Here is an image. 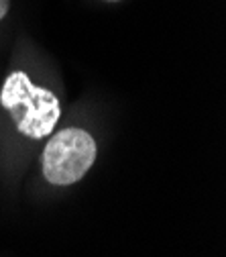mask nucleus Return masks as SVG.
Here are the masks:
<instances>
[{
	"label": "nucleus",
	"instance_id": "obj_3",
	"mask_svg": "<svg viewBox=\"0 0 226 257\" xmlns=\"http://www.w3.org/2000/svg\"><path fill=\"white\" fill-rule=\"evenodd\" d=\"M9 9H11V0H0V21L7 17Z\"/></svg>",
	"mask_w": 226,
	"mask_h": 257
},
{
	"label": "nucleus",
	"instance_id": "obj_4",
	"mask_svg": "<svg viewBox=\"0 0 226 257\" xmlns=\"http://www.w3.org/2000/svg\"><path fill=\"white\" fill-rule=\"evenodd\" d=\"M108 3H118V0H108Z\"/></svg>",
	"mask_w": 226,
	"mask_h": 257
},
{
	"label": "nucleus",
	"instance_id": "obj_2",
	"mask_svg": "<svg viewBox=\"0 0 226 257\" xmlns=\"http://www.w3.org/2000/svg\"><path fill=\"white\" fill-rule=\"evenodd\" d=\"M94 159V137L84 128H63L47 141L43 149V176L53 186H72L90 172Z\"/></svg>",
	"mask_w": 226,
	"mask_h": 257
},
{
	"label": "nucleus",
	"instance_id": "obj_1",
	"mask_svg": "<svg viewBox=\"0 0 226 257\" xmlns=\"http://www.w3.org/2000/svg\"><path fill=\"white\" fill-rule=\"evenodd\" d=\"M0 104L9 110L17 131L29 139H43L53 133L61 116L57 96L31 82L25 72H13L0 90Z\"/></svg>",
	"mask_w": 226,
	"mask_h": 257
}]
</instances>
